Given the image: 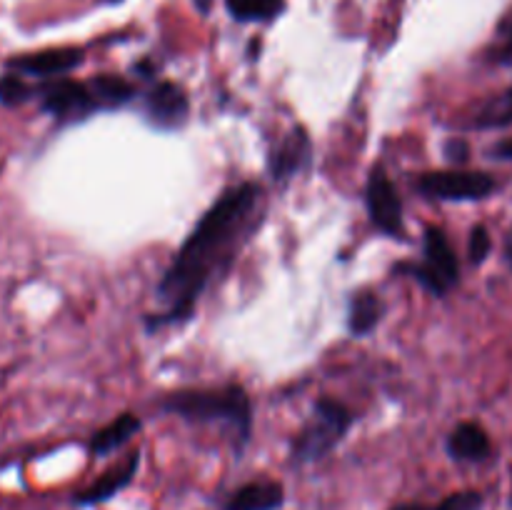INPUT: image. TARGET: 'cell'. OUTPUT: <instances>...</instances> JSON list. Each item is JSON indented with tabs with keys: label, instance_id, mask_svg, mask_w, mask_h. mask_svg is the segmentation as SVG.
<instances>
[{
	"label": "cell",
	"instance_id": "21",
	"mask_svg": "<svg viewBox=\"0 0 512 510\" xmlns=\"http://www.w3.org/2000/svg\"><path fill=\"white\" fill-rule=\"evenodd\" d=\"M480 505H483V495L475 490H463V493L448 495L435 510H480Z\"/></svg>",
	"mask_w": 512,
	"mask_h": 510
},
{
	"label": "cell",
	"instance_id": "13",
	"mask_svg": "<svg viewBox=\"0 0 512 510\" xmlns=\"http://www.w3.org/2000/svg\"><path fill=\"white\" fill-rule=\"evenodd\" d=\"M385 315V303L375 290L363 288L353 293L348 303V333L353 338H365L380 325Z\"/></svg>",
	"mask_w": 512,
	"mask_h": 510
},
{
	"label": "cell",
	"instance_id": "24",
	"mask_svg": "<svg viewBox=\"0 0 512 510\" xmlns=\"http://www.w3.org/2000/svg\"><path fill=\"white\" fill-rule=\"evenodd\" d=\"M493 158L512 160V140H505V143L495 145V148H493Z\"/></svg>",
	"mask_w": 512,
	"mask_h": 510
},
{
	"label": "cell",
	"instance_id": "16",
	"mask_svg": "<svg viewBox=\"0 0 512 510\" xmlns=\"http://www.w3.org/2000/svg\"><path fill=\"white\" fill-rule=\"evenodd\" d=\"M88 90L93 95L98 110H118L135 100V85L120 75H95L88 80Z\"/></svg>",
	"mask_w": 512,
	"mask_h": 510
},
{
	"label": "cell",
	"instance_id": "22",
	"mask_svg": "<svg viewBox=\"0 0 512 510\" xmlns=\"http://www.w3.org/2000/svg\"><path fill=\"white\" fill-rule=\"evenodd\" d=\"M468 153L470 148L465 140H450V143L445 145V155H448L453 163H465V160H468Z\"/></svg>",
	"mask_w": 512,
	"mask_h": 510
},
{
	"label": "cell",
	"instance_id": "15",
	"mask_svg": "<svg viewBox=\"0 0 512 510\" xmlns=\"http://www.w3.org/2000/svg\"><path fill=\"white\" fill-rule=\"evenodd\" d=\"M490 438L478 423H463L450 433L448 453L463 463H480L490 455Z\"/></svg>",
	"mask_w": 512,
	"mask_h": 510
},
{
	"label": "cell",
	"instance_id": "10",
	"mask_svg": "<svg viewBox=\"0 0 512 510\" xmlns=\"http://www.w3.org/2000/svg\"><path fill=\"white\" fill-rule=\"evenodd\" d=\"M83 58V50L78 48L40 50V53L13 58L8 63V70L18 75H30V78H63L65 73L78 68Z\"/></svg>",
	"mask_w": 512,
	"mask_h": 510
},
{
	"label": "cell",
	"instance_id": "11",
	"mask_svg": "<svg viewBox=\"0 0 512 510\" xmlns=\"http://www.w3.org/2000/svg\"><path fill=\"white\" fill-rule=\"evenodd\" d=\"M138 468H140V453L135 450V453H130L128 458L123 460V463H118L115 468H110L108 473L100 475V478L95 480L90 488H85L83 493L75 495V503L78 505H100V503H105V500L115 498L120 490H125L130 483H133Z\"/></svg>",
	"mask_w": 512,
	"mask_h": 510
},
{
	"label": "cell",
	"instance_id": "12",
	"mask_svg": "<svg viewBox=\"0 0 512 510\" xmlns=\"http://www.w3.org/2000/svg\"><path fill=\"white\" fill-rule=\"evenodd\" d=\"M285 503V490L278 480H255L245 483L225 500L223 510H280Z\"/></svg>",
	"mask_w": 512,
	"mask_h": 510
},
{
	"label": "cell",
	"instance_id": "17",
	"mask_svg": "<svg viewBox=\"0 0 512 510\" xmlns=\"http://www.w3.org/2000/svg\"><path fill=\"white\" fill-rule=\"evenodd\" d=\"M225 5L240 23H268L283 13L285 0H225Z\"/></svg>",
	"mask_w": 512,
	"mask_h": 510
},
{
	"label": "cell",
	"instance_id": "6",
	"mask_svg": "<svg viewBox=\"0 0 512 510\" xmlns=\"http://www.w3.org/2000/svg\"><path fill=\"white\" fill-rule=\"evenodd\" d=\"M365 208H368L370 223L388 238L403 240L405 218H403V200H400L398 188L388 178L383 165H373L365 183Z\"/></svg>",
	"mask_w": 512,
	"mask_h": 510
},
{
	"label": "cell",
	"instance_id": "5",
	"mask_svg": "<svg viewBox=\"0 0 512 510\" xmlns=\"http://www.w3.org/2000/svg\"><path fill=\"white\" fill-rule=\"evenodd\" d=\"M415 188L425 198L463 203V200L488 198L495 188V180L480 170H435V173L420 175L415 180Z\"/></svg>",
	"mask_w": 512,
	"mask_h": 510
},
{
	"label": "cell",
	"instance_id": "26",
	"mask_svg": "<svg viewBox=\"0 0 512 510\" xmlns=\"http://www.w3.org/2000/svg\"><path fill=\"white\" fill-rule=\"evenodd\" d=\"M505 258H508V263L512 268V230L508 233V240H505Z\"/></svg>",
	"mask_w": 512,
	"mask_h": 510
},
{
	"label": "cell",
	"instance_id": "25",
	"mask_svg": "<svg viewBox=\"0 0 512 510\" xmlns=\"http://www.w3.org/2000/svg\"><path fill=\"white\" fill-rule=\"evenodd\" d=\"M390 510H430V508H425V505H420V503H400Z\"/></svg>",
	"mask_w": 512,
	"mask_h": 510
},
{
	"label": "cell",
	"instance_id": "2",
	"mask_svg": "<svg viewBox=\"0 0 512 510\" xmlns=\"http://www.w3.org/2000/svg\"><path fill=\"white\" fill-rule=\"evenodd\" d=\"M160 413L175 415L195 425H223L233 433L238 450L250 443L253 433V403L248 390L238 383L220 385V388L173 390L160 403Z\"/></svg>",
	"mask_w": 512,
	"mask_h": 510
},
{
	"label": "cell",
	"instance_id": "8",
	"mask_svg": "<svg viewBox=\"0 0 512 510\" xmlns=\"http://www.w3.org/2000/svg\"><path fill=\"white\" fill-rule=\"evenodd\" d=\"M143 113L155 128L175 130L188 120L190 98L183 85L160 80L143 95Z\"/></svg>",
	"mask_w": 512,
	"mask_h": 510
},
{
	"label": "cell",
	"instance_id": "19",
	"mask_svg": "<svg viewBox=\"0 0 512 510\" xmlns=\"http://www.w3.org/2000/svg\"><path fill=\"white\" fill-rule=\"evenodd\" d=\"M508 123H512V88L503 95V98L490 103L478 118L480 128H500V125Z\"/></svg>",
	"mask_w": 512,
	"mask_h": 510
},
{
	"label": "cell",
	"instance_id": "23",
	"mask_svg": "<svg viewBox=\"0 0 512 510\" xmlns=\"http://www.w3.org/2000/svg\"><path fill=\"white\" fill-rule=\"evenodd\" d=\"M498 60H500V63H503V65H512V28H510L508 40H505V45H503V48H500Z\"/></svg>",
	"mask_w": 512,
	"mask_h": 510
},
{
	"label": "cell",
	"instance_id": "18",
	"mask_svg": "<svg viewBox=\"0 0 512 510\" xmlns=\"http://www.w3.org/2000/svg\"><path fill=\"white\" fill-rule=\"evenodd\" d=\"M35 95H38V85L25 83L23 75L13 73V70L0 75V103L8 105V108L28 103V100H33Z\"/></svg>",
	"mask_w": 512,
	"mask_h": 510
},
{
	"label": "cell",
	"instance_id": "20",
	"mask_svg": "<svg viewBox=\"0 0 512 510\" xmlns=\"http://www.w3.org/2000/svg\"><path fill=\"white\" fill-rule=\"evenodd\" d=\"M490 248H493V240H490L488 228H485V225H475L473 233H470V243H468L470 260H473L475 265H480L490 255Z\"/></svg>",
	"mask_w": 512,
	"mask_h": 510
},
{
	"label": "cell",
	"instance_id": "7",
	"mask_svg": "<svg viewBox=\"0 0 512 510\" xmlns=\"http://www.w3.org/2000/svg\"><path fill=\"white\" fill-rule=\"evenodd\" d=\"M38 95L40 108L53 115L58 123H80V120L98 113V105L90 95L88 83H80V80L55 78L50 83L40 85Z\"/></svg>",
	"mask_w": 512,
	"mask_h": 510
},
{
	"label": "cell",
	"instance_id": "1",
	"mask_svg": "<svg viewBox=\"0 0 512 510\" xmlns=\"http://www.w3.org/2000/svg\"><path fill=\"white\" fill-rule=\"evenodd\" d=\"M260 200L263 188L253 180H245L225 190L205 210L158 283L155 295L163 303V310L145 318V328L150 333L193 318L200 295L210 285L215 270L233 258L238 245L253 228Z\"/></svg>",
	"mask_w": 512,
	"mask_h": 510
},
{
	"label": "cell",
	"instance_id": "4",
	"mask_svg": "<svg viewBox=\"0 0 512 510\" xmlns=\"http://www.w3.org/2000/svg\"><path fill=\"white\" fill-rule=\"evenodd\" d=\"M393 270L395 273L410 275L428 293L438 295V298L448 293L453 285H458L460 278L458 255H455L453 245L448 243V235L440 228H435V225L425 228L423 260L420 263H398Z\"/></svg>",
	"mask_w": 512,
	"mask_h": 510
},
{
	"label": "cell",
	"instance_id": "9",
	"mask_svg": "<svg viewBox=\"0 0 512 510\" xmlns=\"http://www.w3.org/2000/svg\"><path fill=\"white\" fill-rule=\"evenodd\" d=\"M310 165H313V140L300 125L285 133L268 155V173L275 183H288L295 175L305 173Z\"/></svg>",
	"mask_w": 512,
	"mask_h": 510
},
{
	"label": "cell",
	"instance_id": "27",
	"mask_svg": "<svg viewBox=\"0 0 512 510\" xmlns=\"http://www.w3.org/2000/svg\"><path fill=\"white\" fill-rule=\"evenodd\" d=\"M195 5H198L200 13H208L210 10V0H195Z\"/></svg>",
	"mask_w": 512,
	"mask_h": 510
},
{
	"label": "cell",
	"instance_id": "3",
	"mask_svg": "<svg viewBox=\"0 0 512 510\" xmlns=\"http://www.w3.org/2000/svg\"><path fill=\"white\" fill-rule=\"evenodd\" d=\"M355 413L345 403L335 398L315 400L313 415L308 423L298 430L290 448V458L295 465H308L315 460H323L333 453L340 440L353 428Z\"/></svg>",
	"mask_w": 512,
	"mask_h": 510
},
{
	"label": "cell",
	"instance_id": "14",
	"mask_svg": "<svg viewBox=\"0 0 512 510\" xmlns=\"http://www.w3.org/2000/svg\"><path fill=\"white\" fill-rule=\"evenodd\" d=\"M140 428H143V420H140L135 413L118 415V418L110 420L108 425L95 430L93 438H90V455H95V458H105V455L115 453V450L123 448L133 435H138Z\"/></svg>",
	"mask_w": 512,
	"mask_h": 510
}]
</instances>
